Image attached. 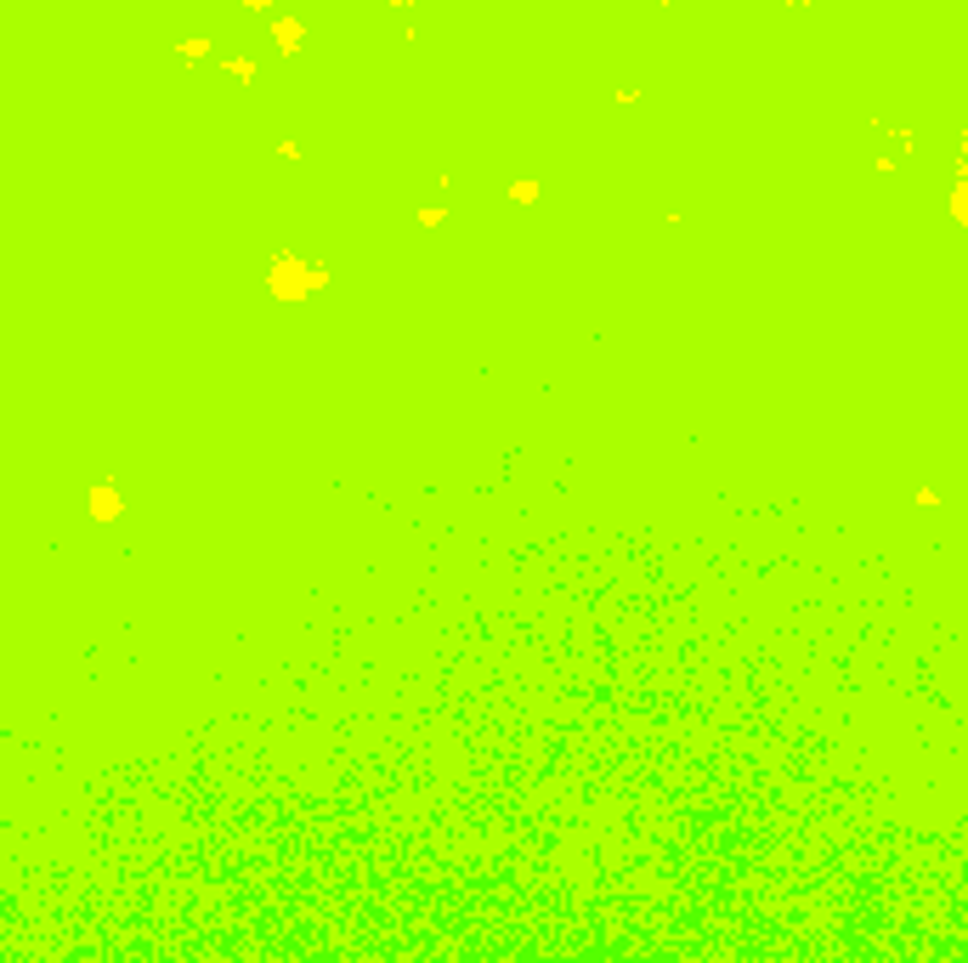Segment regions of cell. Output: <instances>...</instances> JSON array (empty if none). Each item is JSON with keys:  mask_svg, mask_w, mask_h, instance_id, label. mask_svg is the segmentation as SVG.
<instances>
[{"mask_svg": "<svg viewBox=\"0 0 968 963\" xmlns=\"http://www.w3.org/2000/svg\"><path fill=\"white\" fill-rule=\"evenodd\" d=\"M96 516H120V504H113V494H108V487L96 494Z\"/></svg>", "mask_w": 968, "mask_h": 963, "instance_id": "obj_1", "label": "cell"}]
</instances>
